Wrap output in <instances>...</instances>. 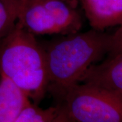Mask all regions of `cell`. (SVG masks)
<instances>
[{
	"label": "cell",
	"instance_id": "obj_9",
	"mask_svg": "<svg viewBox=\"0 0 122 122\" xmlns=\"http://www.w3.org/2000/svg\"><path fill=\"white\" fill-rule=\"evenodd\" d=\"M60 105L41 109L31 102L22 109L15 122H50L58 113Z\"/></svg>",
	"mask_w": 122,
	"mask_h": 122
},
{
	"label": "cell",
	"instance_id": "obj_8",
	"mask_svg": "<svg viewBox=\"0 0 122 122\" xmlns=\"http://www.w3.org/2000/svg\"><path fill=\"white\" fill-rule=\"evenodd\" d=\"M21 0H0V40L16 25Z\"/></svg>",
	"mask_w": 122,
	"mask_h": 122
},
{
	"label": "cell",
	"instance_id": "obj_4",
	"mask_svg": "<svg viewBox=\"0 0 122 122\" xmlns=\"http://www.w3.org/2000/svg\"><path fill=\"white\" fill-rule=\"evenodd\" d=\"M62 97V105L75 122H122L121 95L79 83Z\"/></svg>",
	"mask_w": 122,
	"mask_h": 122
},
{
	"label": "cell",
	"instance_id": "obj_6",
	"mask_svg": "<svg viewBox=\"0 0 122 122\" xmlns=\"http://www.w3.org/2000/svg\"><path fill=\"white\" fill-rule=\"evenodd\" d=\"M92 29L99 30L122 24V0H79Z\"/></svg>",
	"mask_w": 122,
	"mask_h": 122
},
{
	"label": "cell",
	"instance_id": "obj_2",
	"mask_svg": "<svg viewBox=\"0 0 122 122\" xmlns=\"http://www.w3.org/2000/svg\"><path fill=\"white\" fill-rule=\"evenodd\" d=\"M0 76L12 81L35 103L49 87L44 47L17 22L0 41Z\"/></svg>",
	"mask_w": 122,
	"mask_h": 122
},
{
	"label": "cell",
	"instance_id": "obj_5",
	"mask_svg": "<svg viewBox=\"0 0 122 122\" xmlns=\"http://www.w3.org/2000/svg\"><path fill=\"white\" fill-rule=\"evenodd\" d=\"M81 83L92 85L122 96V52L109 55L92 66Z\"/></svg>",
	"mask_w": 122,
	"mask_h": 122
},
{
	"label": "cell",
	"instance_id": "obj_10",
	"mask_svg": "<svg viewBox=\"0 0 122 122\" xmlns=\"http://www.w3.org/2000/svg\"><path fill=\"white\" fill-rule=\"evenodd\" d=\"M119 52H122V24L118 26L113 34H111L109 55Z\"/></svg>",
	"mask_w": 122,
	"mask_h": 122
},
{
	"label": "cell",
	"instance_id": "obj_7",
	"mask_svg": "<svg viewBox=\"0 0 122 122\" xmlns=\"http://www.w3.org/2000/svg\"><path fill=\"white\" fill-rule=\"evenodd\" d=\"M29 98L9 79L0 76V122H15Z\"/></svg>",
	"mask_w": 122,
	"mask_h": 122
},
{
	"label": "cell",
	"instance_id": "obj_1",
	"mask_svg": "<svg viewBox=\"0 0 122 122\" xmlns=\"http://www.w3.org/2000/svg\"><path fill=\"white\" fill-rule=\"evenodd\" d=\"M111 34L92 29L52 40L43 46L48 66L49 88L62 96L81 83L87 71L109 53Z\"/></svg>",
	"mask_w": 122,
	"mask_h": 122
},
{
	"label": "cell",
	"instance_id": "obj_3",
	"mask_svg": "<svg viewBox=\"0 0 122 122\" xmlns=\"http://www.w3.org/2000/svg\"><path fill=\"white\" fill-rule=\"evenodd\" d=\"M82 13L79 0H21L16 22L35 36L66 35L79 31Z\"/></svg>",
	"mask_w": 122,
	"mask_h": 122
},
{
	"label": "cell",
	"instance_id": "obj_11",
	"mask_svg": "<svg viewBox=\"0 0 122 122\" xmlns=\"http://www.w3.org/2000/svg\"><path fill=\"white\" fill-rule=\"evenodd\" d=\"M50 122H75L69 115L67 112L66 111L63 106L61 105H60V109L58 113L54 117L52 120Z\"/></svg>",
	"mask_w": 122,
	"mask_h": 122
}]
</instances>
